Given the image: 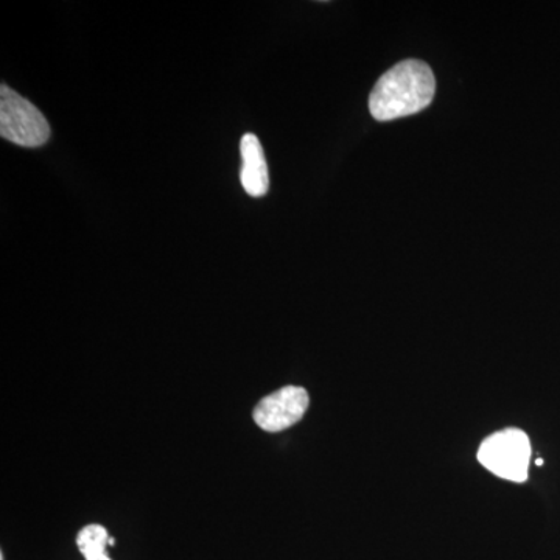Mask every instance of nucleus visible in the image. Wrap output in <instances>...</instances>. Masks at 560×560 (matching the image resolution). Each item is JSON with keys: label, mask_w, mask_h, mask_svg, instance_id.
Returning <instances> with one entry per match:
<instances>
[{"label": "nucleus", "mask_w": 560, "mask_h": 560, "mask_svg": "<svg viewBox=\"0 0 560 560\" xmlns=\"http://www.w3.org/2000/svg\"><path fill=\"white\" fill-rule=\"evenodd\" d=\"M241 183L249 197L260 198L270 189V173L264 149L256 135H245L241 140Z\"/></svg>", "instance_id": "5"}, {"label": "nucleus", "mask_w": 560, "mask_h": 560, "mask_svg": "<svg viewBox=\"0 0 560 560\" xmlns=\"http://www.w3.org/2000/svg\"><path fill=\"white\" fill-rule=\"evenodd\" d=\"M0 560H5V558H3V555H0Z\"/></svg>", "instance_id": "9"}, {"label": "nucleus", "mask_w": 560, "mask_h": 560, "mask_svg": "<svg viewBox=\"0 0 560 560\" xmlns=\"http://www.w3.org/2000/svg\"><path fill=\"white\" fill-rule=\"evenodd\" d=\"M478 460L497 477L512 482L528 480L530 441L525 431L501 430L482 442Z\"/></svg>", "instance_id": "3"}, {"label": "nucleus", "mask_w": 560, "mask_h": 560, "mask_svg": "<svg viewBox=\"0 0 560 560\" xmlns=\"http://www.w3.org/2000/svg\"><path fill=\"white\" fill-rule=\"evenodd\" d=\"M0 136L27 149L44 145L50 138L43 113L7 84L0 86Z\"/></svg>", "instance_id": "2"}, {"label": "nucleus", "mask_w": 560, "mask_h": 560, "mask_svg": "<svg viewBox=\"0 0 560 560\" xmlns=\"http://www.w3.org/2000/svg\"><path fill=\"white\" fill-rule=\"evenodd\" d=\"M92 560H113V559H110V558H109V556H108V555H106V556H102V558H98V559H92Z\"/></svg>", "instance_id": "7"}, {"label": "nucleus", "mask_w": 560, "mask_h": 560, "mask_svg": "<svg viewBox=\"0 0 560 560\" xmlns=\"http://www.w3.org/2000/svg\"><path fill=\"white\" fill-rule=\"evenodd\" d=\"M544 464V459H536V466H541Z\"/></svg>", "instance_id": "8"}, {"label": "nucleus", "mask_w": 560, "mask_h": 560, "mask_svg": "<svg viewBox=\"0 0 560 560\" xmlns=\"http://www.w3.org/2000/svg\"><path fill=\"white\" fill-rule=\"evenodd\" d=\"M436 80L429 65L419 60L401 61L383 73L371 92L370 110L378 121L415 116L430 106Z\"/></svg>", "instance_id": "1"}, {"label": "nucleus", "mask_w": 560, "mask_h": 560, "mask_svg": "<svg viewBox=\"0 0 560 560\" xmlns=\"http://www.w3.org/2000/svg\"><path fill=\"white\" fill-rule=\"evenodd\" d=\"M110 545V537L108 529L105 526L92 523V525L84 526L80 529L77 536V547L84 560H92L106 556V548Z\"/></svg>", "instance_id": "6"}, {"label": "nucleus", "mask_w": 560, "mask_h": 560, "mask_svg": "<svg viewBox=\"0 0 560 560\" xmlns=\"http://www.w3.org/2000/svg\"><path fill=\"white\" fill-rule=\"evenodd\" d=\"M311 405L307 389L301 386H283L268 394L256 405L253 419L267 433H279L296 425L304 418Z\"/></svg>", "instance_id": "4"}]
</instances>
